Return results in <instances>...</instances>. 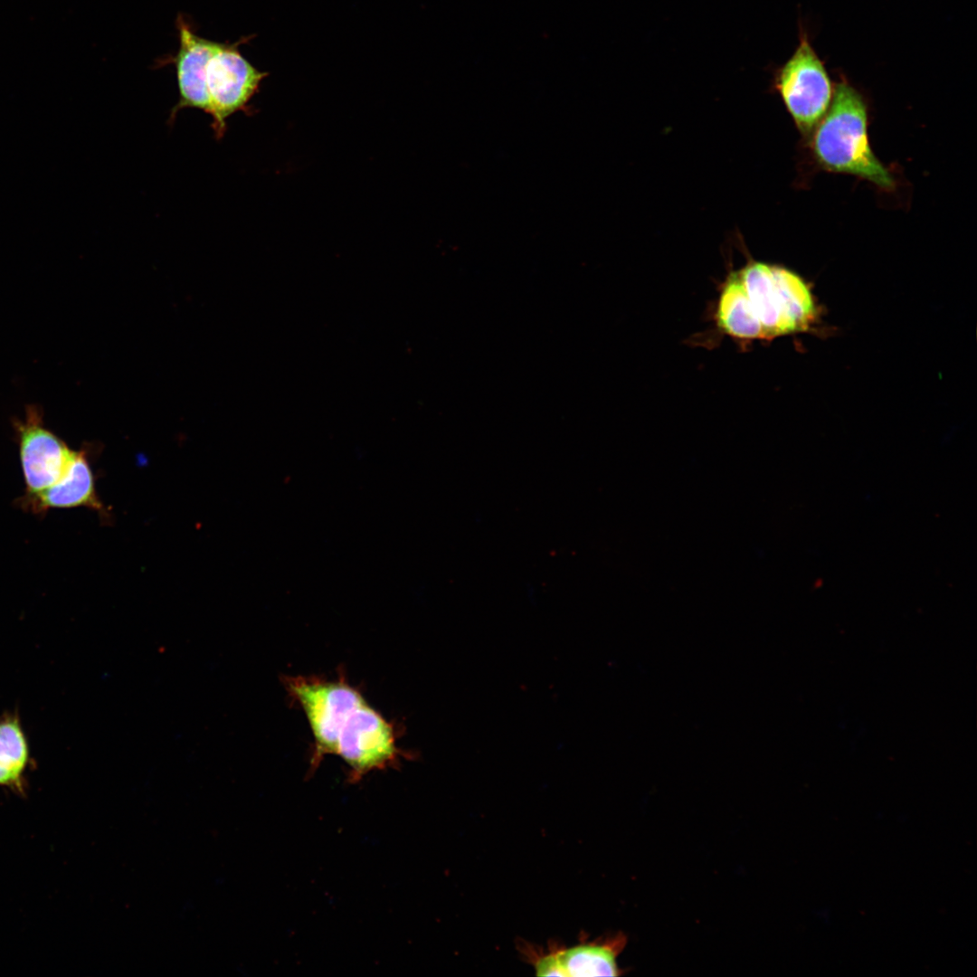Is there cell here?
Segmentation results:
<instances>
[{
	"instance_id": "obj_1",
	"label": "cell",
	"mask_w": 977,
	"mask_h": 977,
	"mask_svg": "<svg viewBox=\"0 0 977 977\" xmlns=\"http://www.w3.org/2000/svg\"><path fill=\"white\" fill-rule=\"evenodd\" d=\"M868 116L862 94L841 78L834 87L827 112L812 131V151L818 163L829 171L856 175L890 189L894 178L868 142Z\"/></svg>"
},
{
	"instance_id": "obj_2",
	"label": "cell",
	"mask_w": 977,
	"mask_h": 977,
	"mask_svg": "<svg viewBox=\"0 0 977 977\" xmlns=\"http://www.w3.org/2000/svg\"><path fill=\"white\" fill-rule=\"evenodd\" d=\"M736 272L761 324L763 339L803 332L814 322L817 308L810 285L795 272L760 261Z\"/></svg>"
},
{
	"instance_id": "obj_3",
	"label": "cell",
	"mask_w": 977,
	"mask_h": 977,
	"mask_svg": "<svg viewBox=\"0 0 977 977\" xmlns=\"http://www.w3.org/2000/svg\"><path fill=\"white\" fill-rule=\"evenodd\" d=\"M284 688L304 712L313 744L310 770L336 754L338 735L351 713L366 699L343 675L337 679L314 676H285Z\"/></svg>"
},
{
	"instance_id": "obj_4",
	"label": "cell",
	"mask_w": 977,
	"mask_h": 977,
	"mask_svg": "<svg viewBox=\"0 0 977 977\" xmlns=\"http://www.w3.org/2000/svg\"><path fill=\"white\" fill-rule=\"evenodd\" d=\"M799 43L791 57L773 71V88L798 128L810 134L827 112L834 87L824 62L805 26L799 23Z\"/></svg>"
},
{
	"instance_id": "obj_5",
	"label": "cell",
	"mask_w": 977,
	"mask_h": 977,
	"mask_svg": "<svg viewBox=\"0 0 977 977\" xmlns=\"http://www.w3.org/2000/svg\"><path fill=\"white\" fill-rule=\"evenodd\" d=\"M335 755L347 765L350 781L357 782L370 772L397 766L406 754L398 746L394 724L365 701L342 727Z\"/></svg>"
},
{
	"instance_id": "obj_6",
	"label": "cell",
	"mask_w": 977,
	"mask_h": 977,
	"mask_svg": "<svg viewBox=\"0 0 977 977\" xmlns=\"http://www.w3.org/2000/svg\"><path fill=\"white\" fill-rule=\"evenodd\" d=\"M251 37H242L233 43H220L207 63L209 115L217 139H221L226 131L227 119L238 111L247 110L249 101L269 75L257 70L239 51V45Z\"/></svg>"
},
{
	"instance_id": "obj_7",
	"label": "cell",
	"mask_w": 977,
	"mask_h": 977,
	"mask_svg": "<svg viewBox=\"0 0 977 977\" xmlns=\"http://www.w3.org/2000/svg\"><path fill=\"white\" fill-rule=\"evenodd\" d=\"M24 493H34L58 481L67 470L73 450L44 424L43 411L28 405L23 419L13 420Z\"/></svg>"
},
{
	"instance_id": "obj_8",
	"label": "cell",
	"mask_w": 977,
	"mask_h": 977,
	"mask_svg": "<svg viewBox=\"0 0 977 977\" xmlns=\"http://www.w3.org/2000/svg\"><path fill=\"white\" fill-rule=\"evenodd\" d=\"M16 507L33 515L49 510L84 507L106 517L105 506L98 497L95 479L86 449L75 451L62 477L52 486L34 493H24Z\"/></svg>"
},
{
	"instance_id": "obj_9",
	"label": "cell",
	"mask_w": 977,
	"mask_h": 977,
	"mask_svg": "<svg viewBox=\"0 0 977 977\" xmlns=\"http://www.w3.org/2000/svg\"><path fill=\"white\" fill-rule=\"evenodd\" d=\"M179 49L171 58L176 71L179 100L172 109L170 121L185 108L198 109L209 114V97L206 88V66L220 43L197 35L179 15Z\"/></svg>"
},
{
	"instance_id": "obj_10",
	"label": "cell",
	"mask_w": 977,
	"mask_h": 977,
	"mask_svg": "<svg viewBox=\"0 0 977 977\" xmlns=\"http://www.w3.org/2000/svg\"><path fill=\"white\" fill-rule=\"evenodd\" d=\"M32 757L28 738L17 713L0 716V787L25 795Z\"/></svg>"
},
{
	"instance_id": "obj_11",
	"label": "cell",
	"mask_w": 977,
	"mask_h": 977,
	"mask_svg": "<svg viewBox=\"0 0 977 977\" xmlns=\"http://www.w3.org/2000/svg\"><path fill=\"white\" fill-rule=\"evenodd\" d=\"M716 318L722 331L733 337L763 339L761 324L736 271L732 272L724 282Z\"/></svg>"
},
{
	"instance_id": "obj_12",
	"label": "cell",
	"mask_w": 977,
	"mask_h": 977,
	"mask_svg": "<svg viewBox=\"0 0 977 977\" xmlns=\"http://www.w3.org/2000/svg\"><path fill=\"white\" fill-rule=\"evenodd\" d=\"M619 934L601 943L582 944L559 950V959L566 976H616L621 974L616 957L626 944Z\"/></svg>"
},
{
	"instance_id": "obj_13",
	"label": "cell",
	"mask_w": 977,
	"mask_h": 977,
	"mask_svg": "<svg viewBox=\"0 0 977 977\" xmlns=\"http://www.w3.org/2000/svg\"><path fill=\"white\" fill-rule=\"evenodd\" d=\"M558 953L559 950L553 951L552 953L539 957L535 962L537 976H566V973L561 965Z\"/></svg>"
}]
</instances>
